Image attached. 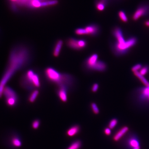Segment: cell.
I'll use <instances>...</instances> for the list:
<instances>
[{
	"label": "cell",
	"mask_w": 149,
	"mask_h": 149,
	"mask_svg": "<svg viewBox=\"0 0 149 149\" xmlns=\"http://www.w3.org/2000/svg\"><path fill=\"white\" fill-rule=\"evenodd\" d=\"M30 50L23 45L15 46L10 51L6 69L0 81V98L5 87L14 74L27 66L31 60Z\"/></svg>",
	"instance_id": "obj_1"
},
{
	"label": "cell",
	"mask_w": 149,
	"mask_h": 149,
	"mask_svg": "<svg viewBox=\"0 0 149 149\" xmlns=\"http://www.w3.org/2000/svg\"><path fill=\"white\" fill-rule=\"evenodd\" d=\"M20 85L22 88L27 90H33L41 86L39 75L33 70H27L21 77Z\"/></svg>",
	"instance_id": "obj_2"
},
{
	"label": "cell",
	"mask_w": 149,
	"mask_h": 149,
	"mask_svg": "<svg viewBox=\"0 0 149 149\" xmlns=\"http://www.w3.org/2000/svg\"><path fill=\"white\" fill-rule=\"evenodd\" d=\"M44 74L47 80L58 86L60 84L63 78L64 73H61L54 68L48 67L44 70Z\"/></svg>",
	"instance_id": "obj_3"
},
{
	"label": "cell",
	"mask_w": 149,
	"mask_h": 149,
	"mask_svg": "<svg viewBox=\"0 0 149 149\" xmlns=\"http://www.w3.org/2000/svg\"><path fill=\"white\" fill-rule=\"evenodd\" d=\"M66 44L68 47L77 51H81L86 48L87 41L84 39H77L70 38L67 40Z\"/></svg>",
	"instance_id": "obj_4"
},
{
	"label": "cell",
	"mask_w": 149,
	"mask_h": 149,
	"mask_svg": "<svg viewBox=\"0 0 149 149\" xmlns=\"http://www.w3.org/2000/svg\"><path fill=\"white\" fill-rule=\"evenodd\" d=\"M136 41L135 38L133 37L130 38L123 44L117 43L116 45V50L117 51L120 53L125 52L129 48L133 47L136 44Z\"/></svg>",
	"instance_id": "obj_5"
},
{
	"label": "cell",
	"mask_w": 149,
	"mask_h": 149,
	"mask_svg": "<svg viewBox=\"0 0 149 149\" xmlns=\"http://www.w3.org/2000/svg\"><path fill=\"white\" fill-rule=\"evenodd\" d=\"M85 35L95 36L98 35L100 31V27L96 24H91L84 27Z\"/></svg>",
	"instance_id": "obj_6"
},
{
	"label": "cell",
	"mask_w": 149,
	"mask_h": 149,
	"mask_svg": "<svg viewBox=\"0 0 149 149\" xmlns=\"http://www.w3.org/2000/svg\"><path fill=\"white\" fill-rule=\"evenodd\" d=\"M149 10V7L147 5L138 7L133 15V20L135 21L137 20L141 17L146 15L148 13Z\"/></svg>",
	"instance_id": "obj_7"
},
{
	"label": "cell",
	"mask_w": 149,
	"mask_h": 149,
	"mask_svg": "<svg viewBox=\"0 0 149 149\" xmlns=\"http://www.w3.org/2000/svg\"><path fill=\"white\" fill-rule=\"evenodd\" d=\"M98 54H95L91 55L85 61L84 66L86 69L91 70V68L98 61Z\"/></svg>",
	"instance_id": "obj_8"
},
{
	"label": "cell",
	"mask_w": 149,
	"mask_h": 149,
	"mask_svg": "<svg viewBox=\"0 0 149 149\" xmlns=\"http://www.w3.org/2000/svg\"><path fill=\"white\" fill-rule=\"evenodd\" d=\"M68 89L63 87H58L57 89V94L61 101L66 102L68 100Z\"/></svg>",
	"instance_id": "obj_9"
},
{
	"label": "cell",
	"mask_w": 149,
	"mask_h": 149,
	"mask_svg": "<svg viewBox=\"0 0 149 149\" xmlns=\"http://www.w3.org/2000/svg\"><path fill=\"white\" fill-rule=\"evenodd\" d=\"M3 96H4L5 98L10 97H18L16 92L13 89L7 85L3 89Z\"/></svg>",
	"instance_id": "obj_10"
},
{
	"label": "cell",
	"mask_w": 149,
	"mask_h": 149,
	"mask_svg": "<svg viewBox=\"0 0 149 149\" xmlns=\"http://www.w3.org/2000/svg\"><path fill=\"white\" fill-rule=\"evenodd\" d=\"M114 36L115 37L117 40V43L118 44H123L125 42V40L123 35L122 30L120 28L117 27L113 32Z\"/></svg>",
	"instance_id": "obj_11"
},
{
	"label": "cell",
	"mask_w": 149,
	"mask_h": 149,
	"mask_svg": "<svg viewBox=\"0 0 149 149\" xmlns=\"http://www.w3.org/2000/svg\"><path fill=\"white\" fill-rule=\"evenodd\" d=\"M106 68V65L105 63L101 61H98L91 68V70L102 72Z\"/></svg>",
	"instance_id": "obj_12"
},
{
	"label": "cell",
	"mask_w": 149,
	"mask_h": 149,
	"mask_svg": "<svg viewBox=\"0 0 149 149\" xmlns=\"http://www.w3.org/2000/svg\"><path fill=\"white\" fill-rule=\"evenodd\" d=\"M129 127L126 126H124L115 134L113 137V139L115 141H119L129 131Z\"/></svg>",
	"instance_id": "obj_13"
},
{
	"label": "cell",
	"mask_w": 149,
	"mask_h": 149,
	"mask_svg": "<svg viewBox=\"0 0 149 149\" xmlns=\"http://www.w3.org/2000/svg\"><path fill=\"white\" fill-rule=\"evenodd\" d=\"M63 41L61 39H59L56 41L54 48L53 54L55 57H58L60 54V52L63 46Z\"/></svg>",
	"instance_id": "obj_14"
},
{
	"label": "cell",
	"mask_w": 149,
	"mask_h": 149,
	"mask_svg": "<svg viewBox=\"0 0 149 149\" xmlns=\"http://www.w3.org/2000/svg\"><path fill=\"white\" fill-rule=\"evenodd\" d=\"M18 97H10L5 98V102L8 106L14 107L17 105L18 101Z\"/></svg>",
	"instance_id": "obj_15"
},
{
	"label": "cell",
	"mask_w": 149,
	"mask_h": 149,
	"mask_svg": "<svg viewBox=\"0 0 149 149\" xmlns=\"http://www.w3.org/2000/svg\"><path fill=\"white\" fill-rule=\"evenodd\" d=\"M34 0H18V1L16 4H12L13 5H15L17 7V6H20L21 7H27L28 5L32 1ZM42 2H46L47 1H49V0H39Z\"/></svg>",
	"instance_id": "obj_16"
},
{
	"label": "cell",
	"mask_w": 149,
	"mask_h": 149,
	"mask_svg": "<svg viewBox=\"0 0 149 149\" xmlns=\"http://www.w3.org/2000/svg\"><path fill=\"white\" fill-rule=\"evenodd\" d=\"M107 0H98L96 3V8L99 11H102L105 9Z\"/></svg>",
	"instance_id": "obj_17"
},
{
	"label": "cell",
	"mask_w": 149,
	"mask_h": 149,
	"mask_svg": "<svg viewBox=\"0 0 149 149\" xmlns=\"http://www.w3.org/2000/svg\"><path fill=\"white\" fill-rule=\"evenodd\" d=\"M80 131V127L78 125H74L70 128L67 132V134L69 136L72 137L77 134Z\"/></svg>",
	"instance_id": "obj_18"
},
{
	"label": "cell",
	"mask_w": 149,
	"mask_h": 149,
	"mask_svg": "<svg viewBox=\"0 0 149 149\" xmlns=\"http://www.w3.org/2000/svg\"><path fill=\"white\" fill-rule=\"evenodd\" d=\"M39 91L38 89H35L33 90L32 93L29 95L28 97V100L31 103H33L35 102L36 99L37 98L38 96L39 95Z\"/></svg>",
	"instance_id": "obj_19"
},
{
	"label": "cell",
	"mask_w": 149,
	"mask_h": 149,
	"mask_svg": "<svg viewBox=\"0 0 149 149\" xmlns=\"http://www.w3.org/2000/svg\"><path fill=\"white\" fill-rule=\"evenodd\" d=\"M134 74L137 77L139 78L140 80V81L144 84V85H145V86H146V87L149 86V82L146 80V78H145V77L143 76V75H142V74L140 73L139 72L137 71L135 72H134Z\"/></svg>",
	"instance_id": "obj_20"
},
{
	"label": "cell",
	"mask_w": 149,
	"mask_h": 149,
	"mask_svg": "<svg viewBox=\"0 0 149 149\" xmlns=\"http://www.w3.org/2000/svg\"><path fill=\"white\" fill-rule=\"evenodd\" d=\"M128 143H129V146L133 148L140 147L139 141L135 138H131L129 140Z\"/></svg>",
	"instance_id": "obj_21"
},
{
	"label": "cell",
	"mask_w": 149,
	"mask_h": 149,
	"mask_svg": "<svg viewBox=\"0 0 149 149\" xmlns=\"http://www.w3.org/2000/svg\"><path fill=\"white\" fill-rule=\"evenodd\" d=\"M81 146V142L79 140L72 143L67 149H79Z\"/></svg>",
	"instance_id": "obj_22"
},
{
	"label": "cell",
	"mask_w": 149,
	"mask_h": 149,
	"mask_svg": "<svg viewBox=\"0 0 149 149\" xmlns=\"http://www.w3.org/2000/svg\"><path fill=\"white\" fill-rule=\"evenodd\" d=\"M11 142L13 146L15 147H20L22 145V142L17 137H14V138H12Z\"/></svg>",
	"instance_id": "obj_23"
},
{
	"label": "cell",
	"mask_w": 149,
	"mask_h": 149,
	"mask_svg": "<svg viewBox=\"0 0 149 149\" xmlns=\"http://www.w3.org/2000/svg\"><path fill=\"white\" fill-rule=\"evenodd\" d=\"M118 15L120 18L123 22H126L128 21V18H127V16L125 15V13L124 11H122V10L120 11L119 12Z\"/></svg>",
	"instance_id": "obj_24"
},
{
	"label": "cell",
	"mask_w": 149,
	"mask_h": 149,
	"mask_svg": "<svg viewBox=\"0 0 149 149\" xmlns=\"http://www.w3.org/2000/svg\"><path fill=\"white\" fill-rule=\"evenodd\" d=\"M74 33L78 35H85V32L84 28H78L74 31Z\"/></svg>",
	"instance_id": "obj_25"
},
{
	"label": "cell",
	"mask_w": 149,
	"mask_h": 149,
	"mask_svg": "<svg viewBox=\"0 0 149 149\" xmlns=\"http://www.w3.org/2000/svg\"><path fill=\"white\" fill-rule=\"evenodd\" d=\"M118 123V120L116 119H112L109 122L108 124V127L109 129H114L116 125Z\"/></svg>",
	"instance_id": "obj_26"
},
{
	"label": "cell",
	"mask_w": 149,
	"mask_h": 149,
	"mask_svg": "<svg viewBox=\"0 0 149 149\" xmlns=\"http://www.w3.org/2000/svg\"><path fill=\"white\" fill-rule=\"evenodd\" d=\"M142 93L144 98H147L149 100V86L148 87H146V88H144L142 90Z\"/></svg>",
	"instance_id": "obj_27"
},
{
	"label": "cell",
	"mask_w": 149,
	"mask_h": 149,
	"mask_svg": "<svg viewBox=\"0 0 149 149\" xmlns=\"http://www.w3.org/2000/svg\"><path fill=\"white\" fill-rule=\"evenodd\" d=\"M91 109H92V111L93 112L95 113V114H98L100 111H99V109L98 107V106L95 103H92L91 104Z\"/></svg>",
	"instance_id": "obj_28"
},
{
	"label": "cell",
	"mask_w": 149,
	"mask_h": 149,
	"mask_svg": "<svg viewBox=\"0 0 149 149\" xmlns=\"http://www.w3.org/2000/svg\"><path fill=\"white\" fill-rule=\"evenodd\" d=\"M149 67L148 66H145L144 68H142L140 70V73L142 75H144L146 74H147L148 71Z\"/></svg>",
	"instance_id": "obj_29"
},
{
	"label": "cell",
	"mask_w": 149,
	"mask_h": 149,
	"mask_svg": "<svg viewBox=\"0 0 149 149\" xmlns=\"http://www.w3.org/2000/svg\"><path fill=\"white\" fill-rule=\"evenodd\" d=\"M141 68H142V65L140 64H137L134 66L132 68V71L133 72H135L137 71V70L140 69Z\"/></svg>",
	"instance_id": "obj_30"
},
{
	"label": "cell",
	"mask_w": 149,
	"mask_h": 149,
	"mask_svg": "<svg viewBox=\"0 0 149 149\" xmlns=\"http://www.w3.org/2000/svg\"><path fill=\"white\" fill-rule=\"evenodd\" d=\"M40 122L38 120H35L33 123V127L34 129H37L39 126Z\"/></svg>",
	"instance_id": "obj_31"
},
{
	"label": "cell",
	"mask_w": 149,
	"mask_h": 149,
	"mask_svg": "<svg viewBox=\"0 0 149 149\" xmlns=\"http://www.w3.org/2000/svg\"><path fill=\"white\" fill-rule=\"evenodd\" d=\"M99 88V85L98 83H95L92 85L91 90L92 92H95L98 91Z\"/></svg>",
	"instance_id": "obj_32"
},
{
	"label": "cell",
	"mask_w": 149,
	"mask_h": 149,
	"mask_svg": "<svg viewBox=\"0 0 149 149\" xmlns=\"http://www.w3.org/2000/svg\"><path fill=\"white\" fill-rule=\"evenodd\" d=\"M104 132L106 135H109L111 134V130L109 128H106L104 131Z\"/></svg>",
	"instance_id": "obj_33"
},
{
	"label": "cell",
	"mask_w": 149,
	"mask_h": 149,
	"mask_svg": "<svg viewBox=\"0 0 149 149\" xmlns=\"http://www.w3.org/2000/svg\"><path fill=\"white\" fill-rule=\"evenodd\" d=\"M10 1L12 2V4H16L18 1V0H10Z\"/></svg>",
	"instance_id": "obj_34"
},
{
	"label": "cell",
	"mask_w": 149,
	"mask_h": 149,
	"mask_svg": "<svg viewBox=\"0 0 149 149\" xmlns=\"http://www.w3.org/2000/svg\"><path fill=\"white\" fill-rule=\"evenodd\" d=\"M145 24L147 27H149V20L146 21V22H145Z\"/></svg>",
	"instance_id": "obj_35"
},
{
	"label": "cell",
	"mask_w": 149,
	"mask_h": 149,
	"mask_svg": "<svg viewBox=\"0 0 149 149\" xmlns=\"http://www.w3.org/2000/svg\"><path fill=\"white\" fill-rule=\"evenodd\" d=\"M133 149H140V147H137V148H133Z\"/></svg>",
	"instance_id": "obj_36"
}]
</instances>
